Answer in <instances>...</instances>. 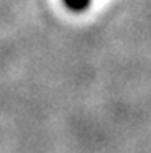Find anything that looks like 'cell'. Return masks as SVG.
<instances>
[{"instance_id": "1", "label": "cell", "mask_w": 151, "mask_h": 153, "mask_svg": "<svg viewBox=\"0 0 151 153\" xmlns=\"http://www.w3.org/2000/svg\"><path fill=\"white\" fill-rule=\"evenodd\" d=\"M63 2L70 11H76V13H83L91 4V0H63Z\"/></svg>"}]
</instances>
